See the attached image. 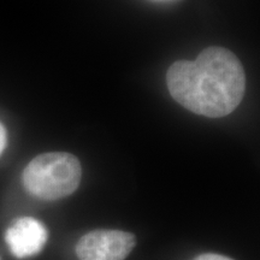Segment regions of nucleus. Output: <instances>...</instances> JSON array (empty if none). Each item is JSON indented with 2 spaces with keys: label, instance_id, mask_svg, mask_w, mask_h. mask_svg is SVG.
<instances>
[{
  "label": "nucleus",
  "instance_id": "f257e3e1",
  "mask_svg": "<svg viewBox=\"0 0 260 260\" xmlns=\"http://www.w3.org/2000/svg\"><path fill=\"white\" fill-rule=\"evenodd\" d=\"M168 88L176 102L197 115L219 118L241 103L245 70L232 51L207 47L195 60H180L169 68Z\"/></svg>",
  "mask_w": 260,
  "mask_h": 260
},
{
  "label": "nucleus",
  "instance_id": "f03ea898",
  "mask_svg": "<svg viewBox=\"0 0 260 260\" xmlns=\"http://www.w3.org/2000/svg\"><path fill=\"white\" fill-rule=\"evenodd\" d=\"M80 160L67 152H50L35 157L25 167L22 181L29 193L39 199L58 200L69 197L80 186Z\"/></svg>",
  "mask_w": 260,
  "mask_h": 260
},
{
  "label": "nucleus",
  "instance_id": "7ed1b4c3",
  "mask_svg": "<svg viewBox=\"0 0 260 260\" xmlns=\"http://www.w3.org/2000/svg\"><path fill=\"white\" fill-rule=\"evenodd\" d=\"M136 245V237L123 230H94L79 240L80 260H124Z\"/></svg>",
  "mask_w": 260,
  "mask_h": 260
},
{
  "label": "nucleus",
  "instance_id": "20e7f679",
  "mask_svg": "<svg viewBox=\"0 0 260 260\" xmlns=\"http://www.w3.org/2000/svg\"><path fill=\"white\" fill-rule=\"evenodd\" d=\"M48 233L40 220L31 217L16 219L5 233V242L16 258L34 256L42 251L47 242Z\"/></svg>",
  "mask_w": 260,
  "mask_h": 260
},
{
  "label": "nucleus",
  "instance_id": "39448f33",
  "mask_svg": "<svg viewBox=\"0 0 260 260\" xmlns=\"http://www.w3.org/2000/svg\"><path fill=\"white\" fill-rule=\"evenodd\" d=\"M194 260H234L229 256L220 255V254H214V253H205V254H201L197 256Z\"/></svg>",
  "mask_w": 260,
  "mask_h": 260
},
{
  "label": "nucleus",
  "instance_id": "423d86ee",
  "mask_svg": "<svg viewBox=\"0 0 260 260\" xmlns=\"http://www.w3.org/2000/svg\"><path fill=\"white\" fill-rule=\"evenodd\" d=\"M6 147V130L4 126H3L2 123H0V154L4 152Z\"/></svg>",
  "mask_w": 260,
  "mask_h": 260
}]
</instances>
